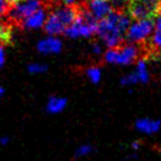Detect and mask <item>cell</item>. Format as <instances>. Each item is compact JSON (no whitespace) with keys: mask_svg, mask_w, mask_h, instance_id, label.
Listing matches in <instances>:
<instances>
[{"mask_svg":"<svg viewBox=\"0 0 161 161\" xmlns=\"http://www.w3.org/2000/svg\"><path fill=\"white\" fill-rule=\"evenodd\" d=\"M47 5L44 0H21L11 7L7 14V20L19 28L23 20L30 17L40 8ZM49 6V5H47ZM51 7V6H50Z\"/></svg>","mask_w":161,"mask_h":161,"instance_id":"6da1fadb","label":"cell"},{"mask_svg":"<svg viewBox=\"0 0 161 161\" xmlns=\"http://www.w3.org/2000/svg\"><path fill=\"white\" fill-rule=\"evenodd\" d=\"M154 28V22L149 19L136 20V22L130 25L125 34V40L130 43H141L147 40Z\"/></svg>","mask_w":161,"mask_h":161,"instance_id":"7a4b0ae2","label":"cell"},{"mask_svg":"<svg viewBox=\"0 0 161 161\" xmlns=\"http://www.w3.org/2000/svg\"><path fill=\"white\" fill-rule=\"evenodd\" d=\"M51 9L52 7L45 5L44 7L40 8L34 14H32L30 17H28L25 20H23L21 22V25H19V28L25 30H30V29H38V28L43 27L45 20H47V14Z\"/></svg>","mask_w":161,"mask_h":161,"instance_id":"3957f363","label":"cell"},{"mask_svg":"<svg viewBox=\"0 0 161 161\" xmlns=\"http://www.w3.org/2000/svg\"><path fill=\"white\" fill-rule=\"evenodd\" d=\"M88 10L97 21L103 20L113 11V7L106 0H91L87 3Z\"/></svg>","mask_w":161,"mask_h":161,"instance_id":"277c9868","label":"cell"},{"mask_svg":"<svg viewBox=\"0 0 161 161\" xmlns=\"http://www.w3.org/2000/svg\"><path fill=\"white\" fill-rule=\"evenodd\" d=\"M66 28L62 25L58 18L53 14V11L50 12V16L45 20L43 30L50 36H58V34H64V31Z\"/></svg>","mask_w":161,"mask_h":161,"instance_id":"5b68a950","label":"cell"},{"mask_svg":"<svg viewBox=\"0 0 161 161\" xmlns=\"http://www.w3.org/2000/svg\"><path fill=\"white\" fill-rule=\"evenodd\" d=\"M38 50L42 53H58L62 50V42L58 38L51 36L39 42Z\"/></svg>","mask_w":161,"mask_h":161,"instance_id":"8992f818","label":"cell"},{"mask_svg":"<svg viewBox=\"0 0 161 161\" xmlns=\"http://www.w3.org/2000/svg\"><path fill=\"white\" fill-rule=\"evenodd\" d=\"M161 121L160 120H152V119L142 118L136 121V128L138 130L146 134H153L160 129Z\"/></svg>","mask_w":161,"mask_h":161,"instance_id":"52a82bcc","label":"cell"},{"mask_svg":"<svg viewBox=\"0 0 161 161\" xmlns=\"http://www.w3.org/2000/svg\"><path fill=\"white\" fill-rule=\"evenodd\" d=\"M14 25L8 20L0 22V44L9 45L12 42V29Z\"/></svg>","mask_w":161,"mask_h":161,"instance_id":"ba28073f","label":"cell"},{"mask_svg":"<svg viewBox=\"0 0 161 161\" xmlns=\"http://www.w3.org/2000/svg\"><path fill=\"white\" fill-rule=\"evenodd\" d=\"M66 99L63 98V97H58V96H51L47 102V112L52 113V114H55V113H60L66 106Z\"/></svg>","mask_w":161,"mask_h":161,"instance_id":"9c48e42d","label":"cell"},{"mask_svg":"<svg viewBox=\"0 0 161 161\" xmlns=\"http://www.w3.org/2000/svg\"><path fill=\"white\" fill-rule=\"evenodd\" d=\"M136 73H137V75H138V78L141 83H143V84L148 83V80H149V73H148L146 62L143 58L142 60H139L138 62H137Z\"/></svg>","mask_w":161,"mask_h":161,"instance_id":"30bf717a","label":"cell"},{"mask_svg":"<svg viewBox=\"0 0 161 161\" xmlns=\"http://www.w3.org/2000/svg\"><path fill=\"white\" fill-rule=\"evenodd\" d=\"M86 75L93 84H98L101 80V69L97 65H92L86 69Z\"/></svg>","mask_w":161,"mask_h":161,"instance_id":"8fae6325","label":"cell"},{"mask_svg":"<svg viewBox=\"0 0 161 161\" xmlns=\"http://www.w3.org/2000/svg\"><path fill=\"white\" fill-rule=\"evenodd\" d=\"M117 47H109V49L106 51L105 55H104V61L107 63H116V58H117Z\"/></svg>","mask_w":161,"mask_h":161,"instance_id":"7c38bea8","label":"cell"},{"mask_svg":"<svg viewBox=\"0 0 161 161\" xmlns=\"http://www.w3.org/2000/svg\"><path fill=\"white\" fill-rule=\"evenodd\" d=\"M138 80H139V78H138L137 73L136 72H132V73L127 74V75L124 76L120 80V83L123 84V85H131V84L137 83Z\"/></svg>","mask_w":161,"mask_h":161,"instance_id":"4fadbf2b","label":"cell"},{"mask_svg":"<svg viewBox=\"0 0 161 161\" xmlns=\"http://www.w3.org/2000/svg\"><path fill=\"white\" fill-rule=\"evenodd\" d=\"M47 69V66L45 64H40V63H32L28 65V71L32 74H38L45 72Z\"/></svg>","mask_w":161,"mask_h":161,"instance_id":"5bb4252c","label":"cell"},{"mask_svg":"<svg viewBox=\"0 0 161 161\" xmlns=\"http://www.w3.org/2000/svg\"><path fill=\"white\" fill-rule=\"evenodd\" d=\"M93 150V148L90 145H83L80 148H77V150L75 151V158H80V157H85L88 153H91Z\"/></svg>","mask_w":161,"mask_h":161,"instance_id":"9a60e30c","label":"cell"},{"mask_svg":"<svg viewBox=\"0 0 161 161\" xmlns=\"http://www.w3.org/2000/svg\"><path fill=\"white\" fill-rule=\"evenodd\" d=\"M5 63V50H3V45L0 44V67L3 66Z\"/></svg>","mask_w":161,"mask_h":161,"instance_id":"2e32d148","label":"cell"},{"mask_svg":"<svg viewBox=\"0 0 161 161\" xmlns=\"http://www.w3.org/2000/svg\"><path fill=\"white\" fill-rule=\"evenodd\" d=\"M92 49H93V51H94L95 54L101 53V47H99V44L97 42H94V44L92 45Z\"/></svg>","mask_w":161,"mask_h":161,"instance_id":"e0dca14e","label":"cell"},{"mask_svg":"<svg viewBox=\"0 0 161 161\" xmlns=\"http://www.w3.org/2000/svg\"><path fill=\"white\" fill-rule=\"evenodd\" d=\"M19 1H21V0H7V3H9L11 6L16 5L17 3H19Z\"/></svg>","mask_w":161,"mask_h":161,"instance_id":"ac0fdd59","label":"cell"},{"mask_svg":"<svg viewBox=\"0 0 161 161\" xmlns=\"http://www.w3.org/2000/svg\"><path fill=\"white\" fill-rule=\"evenodd\" d=\"M139 145H140V142H139V141H136V142L132 143V148H134V149H137V148H139Z\"/></svg>","mask_w":161,"mask_h":161,"instance_id":"d6986e66","label":"cell"},{"mask_svg":"<svg viewBox=\"0 0 161 161\" xmlns=\"http://www.w3.org/2000/svg\"><path fill=\"white\" fill-rule=\"evenodd\" d=\"M65 3V5H73L74 3V0H63Z\"/></svg>","mask_w":161,"mask_h":161,"instance_id":"ffe728a7","label":"cell"},{"mask_svg":"<svg viewBox=\"0 0 161 161\" xmlns=\"http://www.w3.org/2000/svg\"><path fill=\"white\" fill-rule=\"evenodd\" d=\"M7 142H8V138H3V139H1V143H3V145H6Z\"/></svg>","mask_w":161,"mask_h":161,"instance_id":"44dd1931","label":"cell"},{"mask_svg":"<svg viewBox=\"0 0 161 161\" xmlns=\"http://www.w3.org/2000/svg\"><path fill=\"white\" fill-rule=\"evenodd\" d=\"M3 92H5V91H3V88L1 87V86H0V96H1V95L3 94Z\"/></svg>","mask_w":161,"mask_h":161,"instance_id":"7402d4cb","label":"cell"},{"mask_svg":"<svg viewBox=\"0 0 161 161\" xmlns=\"http://www.w3.org/2000/svg\"><path fill=\"white\" fill-rule=\"evenodd\" d=\"M6 1H7V0H0V6H1V5H3V3H5Z\"/></svg>","mask_w":161,"mask_h":161,"instance_id":"603a6c76","label":"cell"}]
</instances>
